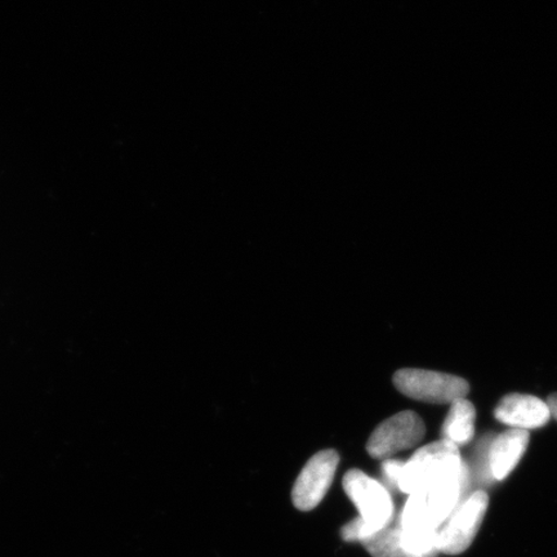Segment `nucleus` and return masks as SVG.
I'll list each match as a JSON object with an SVG mask.
<instances>
[{
    "instance_id": "nucleus-1",
    "label": "nucleus",
    "mask_w": 557,
    "mask_h": 557,
    "mask_svg": "<svg viewBox=\"0 0 557 557\" xmlns=\"http://www.w3.org/2000/svg\"><path fill=\"white\" fill-rule=\"evenodd\" d=\"M344 490L359 511V517L341 532L346 542L363 543L392 525L394 503L385 485L363 471L351 470L344 478Z\"/></svg>"
},
{
    "instance_id": "nucleus-2",
    "label": "nucleus",
    "mask_w": 557,
    "mask_h": 557,
    "mask_svg": "<svg viewBox=\"0 0 557 557\" xmlns=\"http://www.w3.org/2000/svg\"><path fill=\"white\" fill-rule=\"evenodd\" d=\"M466 478L468 473L465 471L461 475L444 478L410 494L403 508L399 527L438 531L461 503Z\"/></svg>"
},
{
    "instance_id": "nucleus-3",
    "label": "nucleus",
    "mask_w": 557,
    "mask_h": 557,
    "mask_svg": "<svg viewBox=\"0 0 557 557\" xmlns=\"http://www.w3.org/2000/svg\"><path fill=\"white\" fill-rule=\"evenodd\" d=\"M465 471L457 445L442 438L417 450L408 462H404L398 490L410 496L438 480L461 475Z\"/></svg>"
},
{
    "instance_id": "nucleus-4",
    "label": "nucleus",
    "mask_w": 557,
    "mask_h": 557,
    "mask_svg": "<svg viewBox=\"0 0 557 557\" xmlns=\"http://www.w3.org/2000/svg\"><path fill=\"white\" fill-rule=\"evenodd\" d=\"M394 385L410 399L434 404H451L470 392L468 381L457 375L412 368L396 372Z\"/></svg>"
},
{
    "instance_id": "nucleus-5",
    "label": "nucleus",
    "mask_w": 557,
    "mask_h": 557,
    "mask_svg": "<svg viewBox=\"0 0 557 557\" xmlns=\"http://www.w3.org/2000/svg\"><path fill=\"white\" fill-rule=\"evenodd\" d=\"M426 426L414 412H400L383 421L367 443L369 456L375 459L393 458L396 453L412 449L422 442Z\"/></svg>"
},
{
    "instance_id": "nucleus-6",
    "label": "nucleus",
    "mask_w": 557,
    "mask_h": 557,
    "mask_svg": "<svg viewBox=\"0 0 557 557\" xmlns=\"http://www.w3.org/2000/svg\"><path fill=\"white\" fill-rule=\"evenodd\" d=\"M490 506V498L483 491H478L459 504L448 519L447 525L438 532V552L458 555L466 552L475 540L480 525Z\"/></svg>"
},
{
    "instance_id": "nucleus-7",
    "label": "nucleus",
    "mask_w": 557,
    "mask_h": 557,
    "mask_svg": "<svg viewBox=\"0 0 557 557\" xmlns=\"http://www.w3.org/2000/svg\"><path fill=\"white\" fill-rule=\"evenodd\" d=\"M338 463V453L333 449L319 451L310 458L292 491V499L298 510L311 511L322 503L336 475Z\"/></svg>"
},
{
    "instance_id": "nucleus-8",
    "label": "nucleus",
    "mask_w": 557,
    "mask_h": 557,
    "mask_svg": "<svg viewBox=\"0 0 557 557\" xmlns=\"http://www.w3.org/2000/svg\"><path fill=\"white\" fill-rule=\"evenodd\" d=\"M546 401L532 395L511 394L505 396L494 410L499 422L517 430H534L545 426L552 418Z\"/></svg>"
},
{
    "instance_id": "nucleus-9",
    "label": "nucleus",
    "mask_w": 557,
    "mask_h": 557,
    "mask_svg": "<svg viewBox=\"0 0 557 557\" xmlns=\"http://www.w3.org/2000/svg\"><path fill=\"white\" fill-rule=\"evenodd\" d=\"M529 433L511 429L493 442L490 451V468L494 479L504 480L517 468L529 444Z\"/></svg>"
},
{
    "instance_id": "nucleus-10",
    "label": "nucleus",
    "mask_w": 557,
    "mask_h": 557,
    "mask_svg": "<svg viewBox=\"0 0 557 557\" xmlns=\"http://www.w3.org/2000/svg\"><path fill=\"white\" fill-rule=\"evenodd\" d=\"M476 410L468 399H458L450 404L447 418H445L442 434L444 441L461 447L471 442L475 433Z\"/></svg>"
},
{
    "instance_id": "nucleus-11",
    "label": "nucleus",
    "mask_w": 557,
    "mask_h": 557,
    "mask_svg": "<svg viewBox=\"0 0 557 557\" xmlns=\"http://www.w3.org/2000/svg\"><path fill=\"white\" fill-rule=\"evenodd\" d=\"M399 531L401 547L408 557H430L438 552V531L401 527Z\"/></svg>"
},
{
    "instance_id": "nucleus-12",
    "label": "nucleus",
    "mask_w": 557,
    "mask_h": 557,
    "mask_svg": "<svg viewBox=\"0 0 557 557\" xmlns=\"http://www.w3.org/2000/svg\"><path fill=\"white\" fill-rule=\"evenodd\" d=\"M372 557H408L401 547L399 527L389 525L363 542Z\"/></svg>"
},
{
    "instance_id": "nucleus-13",
    "label": "nucleus",
    "mask_w": 557,
    "mask_h": 557,
    "mask_svg": "<svg viewBox=\"0 0 557 557\" xmlns=\"http://www.w3.org/2000/svg\"><path fill=\"white\" fill-rule=\"evenodd\" d=\"M403 466L404 462L393 458L385 459V462L382 463V470L383 473H385L387 482L389 483V485L396 487V490H398V483Z\"/></svg>"
},
{
    "instance_id": "nucleus-14",
    "label": "nucleus",
    "mask_w": 557,
    "mask_h": 557,
    "mask_svg": "<svg viewBox=\"0 0 557 557\" xmlns=\"http://www.w3.org/2000/svg\"><path fill=\"white\" fill-rule=\"evenodd\" d=\"M547 404H548L549 409H552V414L557 420V394L549 396Z\"/></svg>"
}]
</instances>
